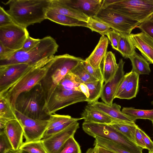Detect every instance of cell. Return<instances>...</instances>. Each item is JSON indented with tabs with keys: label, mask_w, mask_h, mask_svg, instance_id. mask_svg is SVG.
Returning <instances> with one entry per match:
<instances>
[{
	"label": "cell",
	"mask_w": 153,
	"mask_h": 153,
	"mask_svg": "<svg viewBox=\"0 0 153 153\" xmlns=\"http://www.w3.org/2000/svg\"><path fill=\"white\" fill-rule=\"evenodd\" d=\"M96 109L104 113L112 119L126 122H135L129 116L121 111V106L116 103L109 105L102 102L96 101L91 104Z\"/></svg>",
	"instance_id": "18"
},
{
	"label": "cell",
	"mask_w": 153,
	"mask_h": 153,
	"mask_svg": "<svg viewBox=\"0 0 153 153\" xmlns=\"http://www.w3.org/2000/svg\"><path fill=\"white\" fill-rule=\"evenodd\" d=\"M41 39H34L28 36L21 50L24 51H28L36 47L40 43Z\"/></svg>",
	"instance_id": "44"
},
{
	"label": "cell",
	"mask_w": 153,
	"mask_h": 153,
	"mask_svg": "<svg viewBox=\"0 0 153 153\" xmlns=\"http://www.w3.org/2000/svg\"><path fill=\"white\" fill-rule=\"evenodd\" d=\"M129 80L125 89L116 98L129 100L135 97L138 92L139 75L131 70Z\"/></svg>",
	"instance_id": "26"
},
{
	"label": "cell",
	"mask_w": 153,
	"mask_h": 153,
	"mask_svg": "<svg viewBox=\"0 0 153 153\" xmlns=\"http://www.w3.org/2000/svg\"><path fill=\"white\" fill-rule=\"evenodd\" d=\"M125 63L122 59H120L118 68L114 75L103 85L100 97L106 104H112L115 98L118 87L124 75L123 67Z\"/></svg>",
	"instance_id": "14"
},
{
	"label": "cell",
	"mask_w": 153,
	"mask_h": 153,
	"mask_svg": "<svg viewBox=\"0 0 153 153\" xmlns=\"http://www.w3.org/2000/svg\"><path fill=\"white\" fill-rule=\"evenodd\" d=\"M95 138L94 146L97 145L116 153H130L114 142L98 137Z\"/></svg>",
	"instance_id": "32"
},
{
	"label": "cell",
	"mask_w": 153,
	"mask_h": 153,
	"mask_svg": "<svg viewBox=\"0 0 153 153\" xmlns=\"http://www.w3.org/2000/svg\"><path fill=\"white\" fill-rule=\"evenodd\" d=\"M122 111L130 117L135 122L137 119H148L153 122V109L142 110L132 107H124Z\"/></svg>",
	"instance_id": "30"
},
{
	"label": "cell",
	"mask_w": 153,
	"mask_h": 153,
	"mask_svg": "<svg viewBox=\"0 0 153 153\" xmlns=\"http://www.w3.org/2000/svg\"><path fill=\"white\" fill-rule=\"evenodd\" d=\"M87 99L81 91L66 90L57 86L47 103L46 111L50 115L69 105L86 101Z\"/></svg>",
	"instance_id": "9"
},
{
	"label": "cell",
	"mask_w": 153,
	"mask_h": 153,
	"mask_svg": "<svg viewBox=\"0 0 153 153\" xmlns=\"http://www.w3.org/2000/svg\"><path fill=\"white\" fill-rule=\"evenodd\" d=\"M58 47L54 38L47 36L41 39L39 44L30 51L26 52L20 50L7 59L0 60V66L17 64L32 65L44 59L53 57Z\"/></svg>",
	"instance_id": "5"
},
{
	"label": "cell",
	"mask_w": 153,
	"mask_h": 153,
	"mask_svg": "<svg viewBox=\"0 0 153 153\" xmlns=\"http://www.w3.org/2000/svg\"><path fill=\"white\" fill-rule=\"evenodd\" d=\"M72 117L69 115L53 114L50 115L47 130L59 126L66 122Z\"/></svg>",
	"instance_id": "36"
},
{
	"label": "cell",
	"mask_w": 153,
	"mask_h": 153,
	"mask_svg": "<svg viewBox=\"0 0 153 153\" xmlns=\"http://www.w3.org/2000/svg\"><path fill=\"white\" fill-rule=\"evenodd\" d=\"M53 58L44 59L32 65L15 82L0 93V96L7 98L15 108L18 96L40 82L45 75Z\"/></svg>",
	"instance_id": "3"
},
{
	"label": "cell",
	"mask_w": 153,
	"mask_h": 153,
	"mask_svg": "<svg viewBox=\"0 0 153 153\" xmlns=\"http://www.w3.org/2000/svg\"><path fill=\"white\" fill-rule=\"evenodd\" d=\"M15 23L3 8L0 6V27Z\"/></svg>",
	"instance_id": "43"
},
{
	"label": "cell",
	"mask_w": 153,
	"mask_h": 153,
	"mask_svg": "<svg viewBox=\"0 0 153 153\" xmlns=\"http://www.w3.org/2000/svg\"><path fill=\"white\" fill-rule=\"evenodd\" d=\"M59 153H82L80 146L74 137H70Z\"/></svg>",
	"instance_id": "37"
},
{
	"label": "cell",
	"mask_w": 153,
	"mask_h": 153,
	"mask_svg": "<svg viewBox=\"0 0 153 153\" xmlns=\"http://www.w3.org/2000/svg\"><path fill=\"white\" fill-rule=\"evenodd\" d=\"M139 128L138 127L136 130L135 134V140L136 144L143 149H146V144L143 137L139 130Z\"/></svg>",
	"instance_id": "47"
},
{
	"label": "cell",
	"mask_w": 153,
	"mask_h": 153,
	"mask_svg": "<svg viewBox=\"0 0 153 153\" xmlns=\"http://www.w3.org/2000/svg\"><path fill=\"white\" fill-rule=\"evenodd\" d=\"M29 36L26 28L16 23L0 27V44L14 51L21 49Z\"/></svg>",
	"instance_id": "10"
},
{
	"label": "cell",
	"mask_w": 153,
	"mask_h": 153,
	"mask_svg": "<svg viewBox=\"0 0 153 153\" xmlns=\"http://www.w3.org/2000/svg\"><path fill=\"white\" fill-rule=\"evenodd\" d=\"M82 128L88 135L114 142L130 153H143L141 148L108 125L84 122Z\"/></svg>",
	"instance_id": "7"
},
{
	"label": "cell",
	"mask_w": 153,
	"mask_h": 153,
	"mask_svg": "<svg viewBox=\"0 0 153 153\" xmlns=\"http://www.w3.org/2000/svg\"><path fill=\"white\" fill-rule=\"evenodd\" d=\"M148 19L153 22V14Z\"/></svg>",
	"instance_id": "53"
},
{
	"label": "cell",
	"mask_w": 153,
	"mask_h": 153,
	"mask_svg": "<svg viewBox=\"0 0 153 153\" xmlns=\"http://www.w3.org/2000/svg\"><path fill=\"white\" fill-rule=\"evenodd\" d=\"M51 0H10L6 3L9 9L6 11L14 22L27 28L45 19Z\"/></svg>",
	"instance_id": "1"
},
{
	"label": "cell",
	"mask_w": 153,
	"mask_h": 153,
	"mask_svg": "<svg viewBox=\"0 0 153 153\" xmlns=\"http://www.w3.org/2000/svg\"><path fill=\"white\" fill-rule=\"evenodd\" d=\"M152 123H153V122H152Z\"/></svg>",
	"instance_id": "56"
},
{
	"label": "cell",
	"mask_w": 153,
	"mask_h": 153,
	"mask_svg": "<svg viewBox=\"0 0 153 153\" xmlns=\"http://www.w3.org/2000/svg\"><path fill=\"white\" fill-rule=\"evenodd\" d=\"M132 66V70L140 74H149L151 72L150 63L136 52L129 58Z\"/></svg>",
	"instance_id": "27"
},
{
	"label": "cell",
	"mask_w": 153,
	"mask_h": 153,
	"mask_svg": "<svg viewBox=\"0 0 153 153\" xmlns=\"http://www.w3.org/2000/svg\"><path fill=\"white\" fill-rule=\"evenodd\" d=\"M152 153H153V152H152Z\"/></svg>",
	"instance_id": "57"
},
{
	"label": "cell",
	"mask_w": 153,
	"mask_h": 153,
	"mask_svg": "<svg viewBox=\"0 0 153 153\" xmlns=\"http://www.w3.org/2000/svg\"><path fill=\"white\" fill-rule=\"evenodd\" d=\"M79 87L81 91L88 98L89 97V91L87 85L85 83H81L80 84Z\"/></svg>",
	"instance_id": "50"
},
{
	"label": "cell",
	"mask_w": 153,
	"mask_h": 153,
	"mask_svg": "<svg viewBox=\"0 0 153 153\" xmlns=\"http://www.w3.org/2000/svg\"><path fill=\"white\" fill-rule=\"evenodd\" d=\"M81 117L85 122L103 124H109L113 121L112 119L94 108L91 104H88L86 106L81 114Z\"/></svg>",
	"instance_id": "20"
},
{
	"label": "cell",
	"mask_w": 153,
	"mask_h": 153,
	"mask_svg": "<svg viewBox=\"0 0 153 153\" xmlns=\"http://www.w3.org/2000/svg\"><path fill=\"white\" fill-rule=\"evenodd\" d=\"M79 124L76 121L63 130L45 138L42 139L47 153H59L66 141L74 136Z\"/></svg>",
	"instance_id": "12"
},
{
	"label": "cell",
	"mask_w": 153,
	"mask_h": 153,
	"mask_svg": "<svg viewBox=\"0 0 153 153\" xmlns=\"http://www.w3.org/2000/svg\"><path fill=\"white\" fill-rule=\"evenodd\" d=\"M13 149L11 144L3 129L0 133V153H5Z\"/></svg>",
	"instance_id": "40"
},
{
	"label": "cell",
	"mask_w": 153,
	"mask_h": 153,
	"mask_svg": "<svg viewBox=\"0 0 153 153\" xmlns=\"http://www.w3.org/2000/svg\"><path fill=\"white\" fill-rule=\"evenodd\" d=\"M111 43L112 48L117 51L120 33L112 29L106 34Z\"/></svg>",
	"instance_id": "42"
},
{
	"label": "cell",
	"mask_w": 153,
	"mask_h": 153,
	"mask_svg": "<svg viewBox=\"0 0 153 153\" xmlns=\"http://www.w3.org/2000/svg\"><path fill=\"white\" fill-rule=\"evenodd\" d=\"M49 8L56 13L87 22L89 18L82 12L65 4L60 0H51Z\"/></svg>",
	"instance_id": "21"
},
{
	"label": "cell",
	"mask_w": 153,
	"mask_h": 153,
	"mask_svg": "<svg viewBox=\"0 0 153 153\" xmlns=\"http://www.w3.org/2000/svg\"><path fill=\"white\" fill-rule=\"evenodd\" d=\"M7 135L12 147L15 151L19 149L23 143L24 130L18 119L11 120L3 129Z\"/></svg>",
	"instance_id": "17"
},
{
	"label": "cell",
	"mask_w": 153,
	"mask_h": 153,
	"mask_svg": "<svg viewBox=\"0 0 153 153\" xmlns=\"http://www.w3.org/2000/svg\"><path fill=\"white\" fill-rule=\"evenodd\" d=\"M82 63L85 68L92 76L97 80H103V74L101 68L95 70L85 60L82 61Z\"/></svg>",
	"instance_id": "39"
},
{
	"label": "cell",
	"mask_w": 153,
	"mask_h": 153,
	"mask_svg": "<svg viewBox=\"0 0 153 153\" xmlns=\"http://www.w3.org/2000/svg\"><path fill=\"white\" fill-rule=\"evenodd\" d=\"M93 18L120 33L129 35L140 24L138 21L108 7H102Z\"/></svg>",
	"instance_id": "8"
},
{
	"label": "cell",
	"mask_w": 153,
	"mask_h": 153,
	"mask_svg": "<svg viewBox=\"0 0 153 153\" xmlns=\"http://www.w3.org/2000/svg\"><path fill=\"white\" fill-rule=\"evenodd\" d=\"M85 153H95L94 149V148L88 149Z\"/></svg>",
	"instance_id": "51"
},
{
	"label": "cell",
	"mask_w": 153,
	"mask_h": 153,
	"mask_svg": "<svg viewBox=\"0 0 153 153\" xmlns=\"http://www.w3.org/2000/svg\"><path fill=\"white\" fill-rule=\"evenodd\" d=\"M137 27L153 40V22L148 19L140 23Z\"/></svg>",
	"instance_id": "41"
},
{
	"label": "cell",
	"mask_w": 153,
	"mask_h": 153,
	"mask_svg": "<svg viewBox=\"0 0 153 153\" xmlns=\"http://www.w3.org/2000/svg\"><path fill=\"white\" fill-rule=\"evenodd\" d=\"M108 125L118 131L136 144L135 134L136 129L138 126L135 122H126L113 119L112 122Z\"/></svg>",
	"instance_id": "25"
},
{
	"label": "cell",
	"mask_w": 153,
	"mask_h": 153,
	"mask_svg": "<svg viewBox=\"0 0 153 153\" xmlns=\"http://www.w3.org/2000/svg\"><path fill=\"white\" fill-rule=\"evenodd\" d=\"M117 51L125 58H129L136 52L135 48L129 35L120 33Z\"/></svg>",
	"instance_id": "28"
},
{
	"label": "cell",
	"mask_w": 153,
	"mask_h": 153,
	"mask_svg": "<svg viewBox=\"0 0 153 153\" xmlns=\"http://www.w3.org/2000/svg\"><path fill=\"white\" fill-rule=\"evenodd\" d=\"M84 60L67 53L53 57L45 75L39 82L45 93L47 103L66 74Z\"/></svg>",
	"instance_id": "2"
},
{
	"label": "cell",
	"mask_w": 153,
	"mask_h": 153,
	"mask_svg": "<svg viewBox=\"0 0 153 153\" xmlns=\"http://www.w3.org/2000/svg\"><path fill=\"white\" fill-rule=\"evenodd\" d=\"M45 19L62 25L70 27L81 26L87 27V22L56 13L50 8L46 12Z\"/></svg>",
	"instance_id": "22"
},
{
	"label": "cell",
	"mask_w": 153,
	"mask_h": 153,
	"mask_svg": "<svg viewBox=\"0 0 153 153\" xmlns=\"http://www.w3.org/2000/svg\"><path fill=\"white\" fill-rule=\"evenodd\" d=\"M32 65L17 64L0 66V93L15 82Z\"/></svg>",
	"instance_id": "13"
},
{
	"label": "cell",
	"mask_w": 153,
	"mask_h": 153,
	"mask_svg": "<svg viewBox=\"0 0 153 153\" xmlns=\"http://www.w3.org/2000/svg\"><path fill=\"white\" fill-rule=\"evenodd\" d=\"M129 37L135 47L149 63L153 64V40L143 32L131 33Z\"/></svg>",
	"instance_id": "15"
},
{
	"label": "cell",
	"mask_w": 153,
	"mask_h": 153,
	"mask_svg": "<svg viewBox=\"0 0 153 153\" xmlns=\"http://www.w3.org/2000/svg\"><path fill=\"white\" fill-rule=\"evenodd\" d=\"M108 41V38L102 35L93 51L85 60L95 70L101 68V62L107 52Z\"/></svg>",
	"instance_id": "19"
},
{
	"label": "cell",
	"mask_w": 153,
	"mask_h": 153,
	"mask_svg": "<svg viewBox=\"0 0 153 153\" xmlns=\"http://www.w3.org/2000/svg\"><path fill=\"white\" fill-rule=\"evenodd\" d=\"M94 148L95 153H116L97 145L95 146Z\"/></svg>",
	"instance_id": "49"
},
{
	"label": "cell",
	"mask_w": 153,
	"mask_h": 153,
	"mask_svg": "<svg viewBox=\"0 0 153 153\" xmlns=\"http://www.w3.org/2000/svg\"><path fill=\"white\" fill-rule=\"evenodd\" d=\"M116 10L140 23L153 14V0H104L102 7Z\"/></svg>",
	"instance_id": "6"
},
{
	"label": "cell",
	"mask_w": 153,
	"mask_h": 153,
	"mask_svg": "<svg viewBox=\"0 0 153 153\" xmlns=\"http://www.w3.org/2000/svg\"><path fill=\"white\" fill-rule=\"evenodd\" d=\"M17 151L14 150L13 149H11L7 151L5 153H16Z\"/></svg>",
	"instance_id": "52"
},
{
	"label": "cell",
	"mask_w": 153,
	"mask_h": 153,
	"mask_svg": "<svg viewBox=\"0 0 153 153\" xmlns=\"http://www.w3.org/2000/svg\"><path fill=\"white\" fill-rule=\"evenodd\" d=\"M16 153H23V152L22 151L19 149L17 151Z\"/></svg>",
	"instance_id": "54"
},
{
	"label": "cell",
	"mask_w": 153,
	"mask_h": 153,
	"mask_svg": "<svg viewBox=\"0 0 153 153\" xmlns=\"http://www.w3.org/2000/svg\"><path fill=\"white\" fill-rule=\"evenodd\" d=\"M83 119L82 118H71L66 122L57 127L47 130L45 132L42 139L48 137L66 128L75 122Z\"/></svg>",
	"instance_id": "38"
},
{
	"label": "cell",
	"mask_w": 153,
	"mask_h": 153,
	"mask_svg": "<svg viewBox=\"0 0 153 153\" xmlns=\"http://www.w3.org/2000/svg\"><path fill=\"white\" fill-rule=\"evenodd\" d=\"M81 83H84L70 71L61 80L57 86L66 90L81 91L79 86Z\"/></svg>",
	"instance_id": "29"
},
{
	"label": "cell",
	"mask_w": 153,
	"mask_h": 153,
	"mask_svg": "<svg viewBox=\"0 0 153 153\" xmlns=\"http://www.w3.org/2000/svg\"><path fill=\"white\" fill-rule=\"evenodd\" d=\"M139 130L142 134L149 153L153 152V142L149 136L142 130L139 128Z\"/></svg>",
	"instance_id": "46"
},
{
	"label": "cell",
	"mask_w": 153,
	"mask_h": 153,
	"mask_svg": "<svg viewBox=\"0 0 153 153\" xmlns=\"http://www.w3.org/2000/svg\"><path fill=\"white\" fill-rule=\"evenodd\" d=\"M131 73V71L130 72L126 73L124 75L117 90L115 98H116L125 88L129 80Z\"/></svg>",
	"instance_id": "45"
},
{
	"label": "cell",
	"mask_w": 153,
	"mask_h": 153,
	"mask_svg": "<svg viewBox=\"0 0 153 153\" xmlns=\"http://www.w3.org/2000/svg\"><path fill=\"white\" fill-rule=\"evenodd\" d=\"M151 103L153 105V100L152 102Z\"/></svg>",
	"instance_id": "55"
},
{
	"label": "cell",
	"mask_w": 153,
	"mask_h": 153,
	"mask_svg": "<svg viewBox=\"0 0 153 153\" xmlns=\"http://www.w3.org/2000/svg\"><path fill=\"white\" fill-rule=\"evenodd\" d=\"M19 150L28 153H47L42 140L29 142H23Z\"/></svg>",
	"instance_id": "33"
},
{
	"label": "cell",
	"mask_w": 153,
	"mask_h": 153,
	"mask_svg": "<svg viewBox=\"0 0 153 153\" xmlns=\"http://www.w3.org/2000/svg\"><path fill=\"white\" fill-rule=\"evenodd\" d=\"M15 51L7 48L0 44V60H3L10 57Z\"/></svg>",
	"instance_id": "48"
},
{
	"label": "cell",
	"mask_w": 153,
	"mask_h": 153,
	"mask_svg": "<svg viewBox=\"0 0 153 153\" xmlns=\"http://www.w3.org/2000/svg\"><path fill=\"white\" fill-rule=\"evenodd\" d=\"M87 23V27L92 31L98 32L102 35L106 34L112 29L104 23L96 19L93 17H89Z\"/></svg>",
	"instance_id": "34"
},
{
	"label": "cell",
	"mask_w": 153,
	"mask_h": 153,
	"mask_svg": "<svg viewBox=\"0 0 153 153\" xmlns=\"http://www.w3.org/2000/svg\"><path fill=\"white\" fill-rule=\"evenodd\" d=\"M118 67V65L117 63L114 54L111 51L107 52L103 60L102 72L105 83L107 82L114 76Z\"/></svg>",
	"instance_id": "24"
},
{
	"label": "cell",
	"mask_w": 153,
	"mask_h": 153,
	"mask_svg": "<svg viewBox=\"0 0 153 153\" xmlns=\"http://www.w3.org/2000/svg\"><path fill=\"white\" fill-rule=\"evenodd\" d=\"M18 119L15 109L6 97L0 96V128L2 130L7 123Z\"/></svg>",
	"instance_id": "23"
},
{
	"label": "cell",
	"mask_w": 153,
	"mask_h": 153,
	"mask_svg": "<svg viewBox=\"0 0 153 153\" xmlns=\"http://www.w3.org/2000/svg\"><path fill=\"white\" fill-rule=\"evenodd\" d=\"M64 3L94 17L102 6L104 0H60Z\"/></svg>",
	"instance_id": "16"
},
{
	"label": "cell",
	"mask_w": 153,
	"mask_h": 153,
	"mask_svg": "<svg viewBox=\"0 0 153 153\" xmlns=\"http://www.w3.org/2000/svg\"><path fill=\"white\" fill-rule=\"evenodd\" d=\"M15 112L17 119L23 128L25 142L35 141L42 139L47 129L48 120L34 119L25 115L16 109Z\"/></svg>",
	"instance_id": "11"
},
{
	"label": "cell",
	"mask_w": 153,
	"mask_h": 153,
	"mask_svg": "<svg viewBox=\"0 0 153 153\" xmlns=\"http://www.w3.org/2000/svg\"><path fill=\"white\" fill-rule=\"evenodd\" d=\"M82 62H80L71 71V72L76 76L84 83L97 80V79L92 76L89 73L83 65Z\"/></svg>",
	"instance_id": "35"
},
{
	"label": "cell",
	"mask_w": 153,
	"mask_h": 153,
	"mask_svg": "<svg viewBox=\"0 0 153 153\" xmlns=\"http://www.w3.org/2000/svg\"><path fill=\"white\" fill-rule=\"evenodd\" d=\"M47 102L40 82L29 90L20 93L15 103V109L25 115L34 119L48 120L50 115L46 111Z\"/></svg>",
	"instance_id": "4"
},
{
	"label": "cell",
	"mask_w": 153,
	"mask_h": 153,
	"mask_svg": "<svg viewBox=\"0 0 153 153\" xmlns=\"http://www.w3.org/2000/svg\"><path fill=\"white\" fill-rule=\"evenodd\" d=\"M104 82L103 80H97L85 83L89 90V97L86 101L88 104H91L97 101L101 97Z\"/></svg>",
	"instance_id": "31"
}]
</instances>
